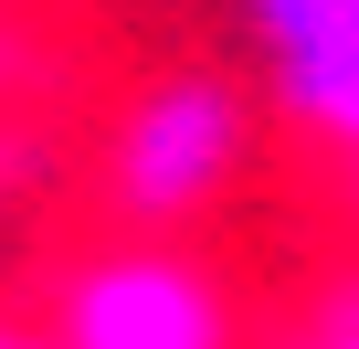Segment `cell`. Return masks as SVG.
<instances>
[{
    "label": "cell",
    "instance_id": "6da1fadb",
    "mask_svg": "<svg viewBox=\"0 0 359 349\" xmlns=\"http://www.w3.org/2000/svg\"><path fill=\"white\" fill-rule=\"evenodd\" d=\"M254 169H264V96L222 64L137 74L85 148V180L116 233H201L254 191Z\"/></svg>",
    "mask_w": 359,
    "mask_h": 349
},
{
    "label": "cell",
    "instance_id": "7a4b0ae2",
    "mask_svg": "<svg viewBox=\"0 0 359 349\" xmlns=\"http://www.w3.org/2000/svg\"><path fill=\"white\" fill-rule=\"evenodd\" d=\"M43 328L64 349H254V296L180 233H106L43 275Z\"/></svg>",
    "mask_w": 359,
    "mask_h": 349
},
{
    "label": "cell",
    "instance_id": "3957f363",
    "mask_svg": "<svg viewBox=\"0 0 359 349\" xmlns=\"http://www.w3.org/2000/svg\"><path fill=\"white\" fill-rule=\"evenodd\" d=\"M264 117L359 191V0H243Z\"/></svg>",
    "mask_w": 359,
    "mask_h": 349
},
{
    "label": "cell",
    "instance_id": "277c9868",
    "mask_svg": "<svg viewBox=\"0 0 359 349\" xmlns=\"http://www.w3.org/2000/svg\"><path fill=\"white\" fill-rule=\"evenodd\" d=\"M285 349H359V244L306 286V307H296V338Z\"/></svg>",
    "mask_w": 359,
    "mask_h": 349
},
{
    "label": "cell",
    "instance_id": "5b68a950",
    "mask_svg": "<svg viewBox=\"0 0 359 349\" xmlns=\"http://www.w3.org/2000/svg\"><path fill=\"white\" fill-rule=\"evenodd\" d=\"M0 349H64V338H53L43 317H11V307H0Z\"/></svg>",
    "mask_w": 359,
    "mask_h": 349
}]
</instances>
